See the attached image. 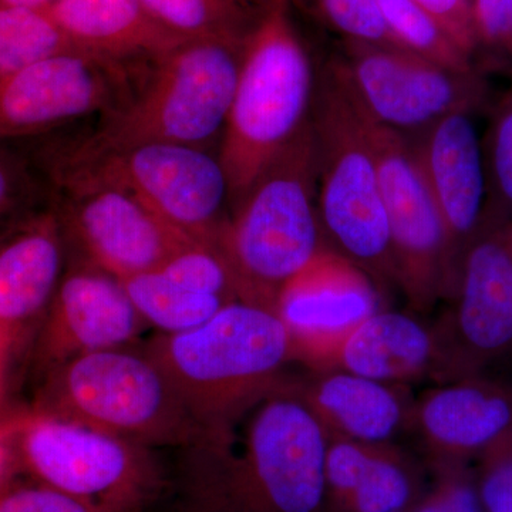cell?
<instances>
[{"mask_svg": "<svg viewBox=\"0 0 512 512\" xmlns=\"http://www.w3.org/2000/svg\"><path fill=\"white\" fill-rule=\"evenodd\" d=\"M245 417L238 453L195 447L194 512H323L329 437L288 380Z\"/></svg>", "mask_w": 512, "mask_h": 512, "instance_id": "obj_1", "label": "cell"}, {"mask_svg": "<svg viewBox=\"0 0 512 512\" xmlns=\"http://www.w3.org/2000/svg\"><path fill=\"white\" fill-rule=\"evenodd\" d=\"M146 352L174 384L207 441L227 440L235 426L284 382L291 338L272 309L235 301L198 328L157 333Z\"/></svg>", "mask_w": 512, "mask_h": 512, "instance_id": "obj_2", "label": "cell"}, {"mask_svg": "<svg viewBox=\"0 0 512 512\" xmlns=\"http://www.w3.org/2000/svg\"><path fill=\"white\" fill-rule=\"evenodd\" d=\"M326 245L309 120L231 208L218 248L234 272L239 299L275 311L282 288Z\"/></svg>", "mask_w": 512, "mask_h": 512, "instance_id": "obj_3", "label": "cell"}, {"mask_svg": "<svg viewBox=\"0 0 512 512\" xmlns=\"http://www.w3.org/2000/svg\"><path fill=\"white\" fill-rule=\"evenodd\" d=\"M247 37H201L174 47L147 67L128 99L72 151L146 143L210 150L227 124Z\"/></svg>", "mask_w": 512, "mask_h": 512, "instance_id": "obj_4", "label": "cell"}, {"mask_svg": "<svg viewBox=\"0 0 512 512\" xmlns=\"http://www.w3.org/2000/svg\"><path fill=\"white\" fill-rule=\"evenodd\" d=\"M316 77L288 3H271L245 40L218 157L231 208L311 120Z\"/></svg>", "mask_w": 512, "mask_h": 512, "instance_id": "obj_5", "label": "cell"}, {"mask_svg": "<svg viewBox=\"0 0 512 512\" xmlns=\"http://www.w3.org/2000/svg\"><path fill=\"white\" fill-rule=\"evenodd\" d=\"M323 237L377 285H396L389 222L369 124L328 66L311 113Z\"/></svg>", "mask_w": 512, "mask_h": 512, "instance_id": "obj_6", "label": "cell"}, {"mask_svg": "<svg viewBox=\"0 0 512 512\" xmlns=\"http://www.w3.org/2000/svg\"><path fill=\"white\" fill-rule=\"evenodd\" d=\"M33 409L147 447H197L207 434L146 349L100 350L45 375Z\"/></svg>", "mask_w": 512, "mask_h": 512, "instance_id": "obj_7", "label": "cell"}, {"mask_svg": "<svg viewBox=\"0 0 512 512\" xmlns=\"http://www.w3.org/2000/svg\"><path fill=\"white\" fill-rule=\"evenodd\" d=\"M19 470L97 512H141L163 488L153 448L30 409L0 416Z\"/></svg>", "mask_w": 512, "mask_h": 512, "instance_id": "obj_8", "label": "cell"}, {"mask_svg": "<svg viewBox=\"0 0 512 512\" xmlns=\"http://www.w3.org/2000/svg\"><path fill=\"white\" fill-rule=\"evenodd\" d=\"M62 177H79L130 192L158 217L201 244L217 245L231 212L220 157L205 148L146 143L101 151H70Z\"/></svg>", "mask_w": 512, "mask_h": 512, "instance_id": "obj_9", "label": "cell"}, {"mask_svg": "<svg viewBox=\"0 0 512 512\" xmlns=\"http://www.w3.org/2000/svg\"><path fill=\"white\" fill-rule=\"evenodd\" d=\"M326 66L367 120L409 140L448 114L483 110L488 101L480 72H456L397 47L343 42Z\"/></svg>", "mask_w": 512, "mask_h": 512, "instance_id": "obj_10", "label": "cell"}, {"mask_svg": "<svg viewBox=\"0 0 512 512\" xmlns=\"http://www.w3.org/2000/svg\"><path fill=\"white\" fill-rule=\"evenodd\" d=\"M367 124L379 164L396 286L414 311L430 312L453 293L460 259L412 141L370 120Z\"/></svg>", "mask_w": 512, "mask_h": 512, "instance_id": "obj_11", "label": "cell"}, {"mask_svg": "<svg viewBox=\"0 0 512 512\" xmlns=\"http://www.w3.org/2000/svg\"><path fill=\"white\" fill-rule=\"evenodd\" d=\"M436 320L439 384L484 376L512 359V255L503 228H483L461 256L456 286Z\"/></svg>", "mask_w": 512, "mask_h": 512, "instance_id": "obj_12", "label": "cell"}, {"mask_svg": "<svg viewBox=\"0 0 512 512\" xmlns=\"http://www.w3.org/2000/svg\"><path fill=\"white\" fill-rule=\"evenodd\" d=\"M146 70L77 49L30 64L0 80V137L106 116Z\"/></svg>", "mask_w": 512, "mask_h": 512, "instance_id": "obj_13", "label": "cell"}, {"mask_svg": "<svg viewBox=\"0 0 512 512\" xmlns=\"http://www.w3.org/2000/svg\"><path fill=\"white\" fill-rule=\"evenodd\" d=\"M62 184L64 232L80 258L120 281L153 271L195 244L130 192L79 177H62Z\"/></svg>", "mask_w": 512, "mask_h": 512, "instance_id": "obj_14", "label": "cell"}, {"mask_svg": "<svg viewBox=\"0 0 512 512\" xmlns=\"http://www.w3.org/2000/svg\"><path fill=\"white\" fill-rule=\"evenodd\" d=\"M380 286L326 245L279 292L276 315L291 338L293 362L320 370L363 322L380 311Z\"/></svg>", "mask_w": 512, "mask_h": 512, "instance_id": "obj_15", "label": "cell"}, {"mask_svg": "<svg viewBox=\"0 0 512 512\" xmlns=\"http://www.w3.org/2000/svg\"><path fill=\"white\" fill-rule=\"evenodd\" d=\"M147 328L116 276L76 259L64 269L35 339L33 363L46 375L64 362L126 348Z\"/></svg>", "mask_w": 512, "mask_h": 512, "instance_id": "obj_16", "label": "cell"}, {"mask_svg": "<svg viewBox=\"0 0 512 512\" xmlns=\"http://www.w3.org/2000/svg\"><path fill=\"white\" fill-rule=\"evenodd\" d=\"M407 430L437 473L464 468L512 434V386L484 376L440 384L414 400Z\"/></svg>", "mask_w": 512, "mask_h": 512, "instance_id": "obj_17", "label": "cell"}, {"mask_svg": "<svg viewBox=\"0 0 512 512\" xmlns=\"http://www.w3.org/2000/svg\"><path fill=\"white\" fill-rule=\"evenodd\" d=\"M480 111L448 114L410 140L460 261L483 229L488 210L483 136L477 124Z\"/></svg>", "mask_w": 512, "mask_h": 512, "instance_id": "obj_18", "label": "cell"}, {"mask_svg": "<svg viewBox=\"0 0 512 512\" xmlns=\"http://www.w3.org/2000/svg\"><path fill=\"white\" fill-rule=\"evenodd\" d=\"M63 222L45 214L0 239V330L15 359L33 343L64 272Z\"/></svg>", "mask_w": 512, "mask_h": 512, "instance_id": "obj_19", "label": "cell"}, {"mask_svg": "<svg viewBox=\"0 0 512 512\" xmlns=\"http://www.w3.org/2000/svg\"><path fill=\"white\" fill-rule=\"evenodd\" d=\"M288 380L330 439L392 443L407 430L414 400L403 384L376 382L342 370H311Z\"/></svg>", "mask_w": 512, "mask_h": 512, "instance_id": "obj_20", "label": "cell"}, {"mask_svg": "<svg viewBox=\"0 0 512 512\" xmlns=\"http://www.w3.org/2000/svg\"><path fill=\"white\" fill-rule=\"evenodd\" d=\"M323 512H409L419 480L409 457L393 443L330 439Z\"/></svg>", "mask_w": 512, "mask_h": 512, "instance_id": "obj_21", "label": "cell"}, {"mask_svg": "<svg viewBox=\"0 0 512 512\" xmlns=\"http://www.w3.org/2000/svg\"><path fill=\"white\" fill-rule=\"evenodd\" d=\"M47 12L74 49L136 67L188 40L161 26L141 0H57Z\"/></svg>", "mask_w": 512, "mask_h": 512, "instance_id": "obj_22", "label": "cell"}, {"mask_svg": "<svg viewBox=\"0 0 512 512\" xmlns=\"http://www.w3.org/2000/svg\"><path fill=\"white\" fill-rule=\"evenodd\" d=\"M434 365L436 340L431 326L409 313L380 309L343 340L320 370H342L376 382L404 384L433 377Z\"/></svg>", "mask_w": 512, "mask_h": 512, "instance_id": "obj_23", "label": "cell"}, {"mask_svg": "<svg viewBox=\"0 0 512 512\" xmlns=\"http://www.w3.org/2000/svg\"><path fill=\"white\" fill-rule=\"evenodd\" d=\"M121 284L147 326L167 335L198 328L232 303L202 292L161 268L123 279Z\"/></svg>", "mask_w": 512, "mask_h": 512, "instance_id": "obj_24", "label": "cell"}, {"mask_svg": "<svg viewBox=\"0 0 512 512\" xmlns=\"http://www.w3.org/2000/svg\"><path fill=\"white\" fill-rule=\"evenodd\" d=\"M150 15L183 39L247 37L262 13L265 0H141Z\"/></svg>", "mask_w": 512, "mask_h": 512, "instance_id": "obj_25", "label": "cell"}, {"mask_svg": "<svg viewBox=\"0 0 512 512\" xmlns=\"http://www.w3.org/2000/svg\"><path fill=\"white\" fill-rule=\"evenodd\" d=\"M377 5L384 25L402 49L456 72H478L473 57L416 0H377Z\"/></svg>", "mask_w": 512, "mask_h": 512, "instance_id": "obj_26", "label": "cell"}, {"mask_svg": "<svg viewBox=\"0 0 512 512\" xmlns=\"http://www.w3.org/2000/svg\"><path fill=\"white\" fill-rule=\"evenodd\" d=\"M73 49L47 10L0 6V80Z\"/></svg>", "mask_w": 512, "mask_h": 512, "instance_id": "obj_27", "label": "cell"}, {"mask_svg": "<svg viewBox=\"0 0 512 512\" xmlns=\"http://www.w3.org/2000/svg\"><path fill=\"white\" fill-rule=\"evenodd\" d=\"M483 146L488 178L483 228H504L512 222V92L491 109Z\"/></svg>", "mask_w": 512, "mask_h": 512, "instance_id": "obj_28", "label": "cell"}, {"mask_svg": "<svg viewBox=\"0 0 512 512\" xmlns=\"http://www.w3.org/2000/svg\"><path fill=\"white\" fill-rule=\"evenodd\" d=\"M319 19L343 42L397 47L384 25L377 0H308ZM404 50V49H403Z\"/></svg>", "mask_w": 512, "mask_h": 512, "instance_id": "obj_29", "label": "cell"}, {"mask_svg": "<svg viewBox=\"0 0 512 512\" xmlns=\"http://www.w3.org/2000/svg\"><path fill=\"white\" fill-rule=\"evenodd\" d=\"M471 25L476 56L484 52L491 62L512 70V0H473Z\"/></svg>", "mask_w": 512, "mask_h": 512, "instance_id": "obj_30", "label": "cell"}, {"mask_svg": "<svg viewBox=\"0 0 512 512\" xmlns=\"http://www.w3.org/2000/svg\"><path fill=\"white\" fill-rule=\"evenodd\" d=\"M477 491L484 512H512V434L481 454Z\"/></svg>", "mask_w": 512, "mask_h": 512, "instance_id": "obj_31", "label": "cell"}, {"mask_svg": "<svg viewBox=\"0 0 512 512\" xmlns=\"http://www.w3.org/2000/svg\"><path fill=\"white\" fill-rule=\"evenodd\" d=\"M0 512H97L70 495L33 480L0 490Z\"/></svg>", "mask_w": 512, "mask_h": 512, "instance_id": "obj_32", "label": "cell"}, {"mask_svg": "<svg viewBox=\"0 0 512 512\" xmlns=\"http://www.w3.org/2000/svg\"><path fill=\"white\" fill-rule=\"evenodd\" d=\"M420 6L429 10L444 29L453 36L461 49L476 57V40L471 25V2L473 0H416Z\"/></svg>", "mask_w": 512, "mask_h": 512, "instance_id": "obj_33", "label": "cell"}, {"mask_svg": "<svg viewBox=\"0 0 512 512\" xmlns=\"http://www.w3.org/2000/svg\"><path fill=\"white\" fill-rule=\"evenodd\" d=\"M15 362V355H13L8 339L0 330V416L5 414L6 404H8L10 375H12V367Z\"/></svg>", "mask_w": 512, "mask_h": 512, "instance_id": "obj_34", "label": "cell"}, {"mask_svg": "<svg viewBox=\"0 0 512 512\" xmlns=\"http://www.w3.org/2000/svg\"><path fill=\"white\" fill-rule=\"evenodd\" d=\"M15 470H18V466H16L12 448H10L3 434L0 433V490L12 483Z\"/></svg>", "mask_w": 512, "mask_h": 512, "instance_id": "obj_35", "label": "cell"}, {"mask_svg": "<svg viewBox=\"0 0 512 512\" xmlns=\"http://www.w3.org/2000/svg\"><path fill=\"white\" fill-rule=\"evenodd\" d=\"M13 178L12 173L5 164L0 161V212L5 210L6 205L12 200Z\"/></svg>", "mask_w": 512, "mask_h": 512, "instance_id": "obj_36", "label": "cell"}, {"mask_svg": "<svg viewBox=\"0 0 512 512\" xmlns=\"http://www.w3.org/2000/svg\"><path fill=\"white\" fill-rule=\"evenodd\" d=\"M409 512H450L447 510L446 505L440 500L439 495L431 491L426 497L421 498V501H417L412 510Z\"/></svg>", "mask_w": 512, "mask_h": 512, "instance_id": "obj_37", "label": "cell"}, {"mask_svg": "<svg viewBox=\"0 0 512 512\" xmlns=\"http://www.w3.org/2000/svg\"><path fill=\"white\" fill-rule=\"evenodd\" d=\"M57 0H0V6H13V8H25L47 10L52 8Z\"/></svg>", "mask_w": 512, "mask_h": 512, "instance_id": "obj_38", "label": "cell"}, {"mask_svg": "<svg viewBox=\"0 0 512 512\" xmlns=\"http://www.w3.org/2000/svg\"><path fill=\"white\" fill-rule=\"evenodd\" d=\"M503 232L505 242H507V247L508 249H510L512 255V222L511 224L505 225V227L503 228Z\"/></svg>", "mask_w": 512, "mask_h": 512, "instance_id": "obj_39", "label": "cell"}, {"mask_svg": "<svg viewBox=\"0 0 512 512\" xmlns=\"http://www.w3.org/2000/svg\"><path fill=\"white\" fill-rule=\"evenodd\" d=\"M268 5H271V3H289V0H265Z\"/></svg>", "mask_w": 512, "mask_h": 512, "instance_id": "obj_40", "label": "cell"}]
</instances>
